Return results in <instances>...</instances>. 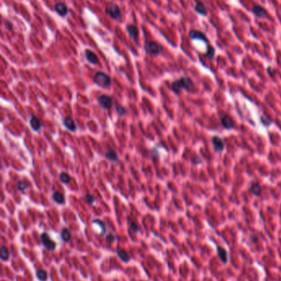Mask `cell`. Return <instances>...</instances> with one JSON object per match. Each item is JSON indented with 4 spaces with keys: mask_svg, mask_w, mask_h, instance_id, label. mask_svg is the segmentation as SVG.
<instances>
[{
    "mask_svg": "<svg viewBox=\"0 0 281 281\" xmlns=\"http://www.w3.org/2000/svg\"><path fill=\"white\" fill-rule=\"evenodd\" d=\"M250 191L256 196H260L261 194V187L258 183H253L250 187Z\"/></svg>",
    "mask_w": 281,
    "mask_h": 281,
    "instance_id": "22",
    "label": "cell"
},
{
    "mask_svg": "<svg viewBox=\"0 0 281 281\" xmlns=\"http://www.w3.org/2000/svg\"><path fill=\"white\" fill-rule=\"evenodd\" d=\"M52 198H53L54 201L56 203V204H59V205H63L65 203V196H63L62 194L59 192V191H55L53 193V196H52Z\"/></svg>",
    "mask_w": 281,
    "mask_h": 281,
    "instance_id": "19",
    "label": "cell"
},
{
    "mask_svg": "<svg viewBox=\"0 0 281 281\" xmlns=\"http://www.w3.org/2000/svg\"><path fill=\"white\" fill-rule=\"evenodd\" d=\"M55 11L60 17H65L68 14V7L64 2H57L55 5Z\"/></svg>",
    "mask_w": 281,
    "mask_h": 281,
    "instance_id": "12",
    "label": "cell"
},
{
    "mask_svg": "<svg viewBox=\"0 0 281 281\" xmlns=\"http://www.w3.org/2000/svg\"><path fill=\"white\" fill-rule=\"evenodd\" d=\"M30 125L31 129L36 132L39 131L40 129H41V124L40 122V120L37 119V117L34 116V115L31 116V118Z\"/></svg>",
    "mask_w": 281,
    "mask_h": 281,
    "instance_id": "18",
    "label": "cell"
},
{
    "mask_svg": "<svg viewBox=\"0 0 281 281\" xmlns=\"http://www.w3.org/2000/svg\"><path fill=\"white\" fill-rule=\"evenodd\" d=\"M205 56L206 57V59L210 60H213L214 58V56H215V49L211 45L207 46V50H206Z\"/></svg>",
    "mask_w": 281,
    "mask_h": 281,
    "instance_id": "21",
    "label": "cell"
},
{
    "mask_svg": "<svg viewBox=\"0 0 281 281\" xmlns=\"http://www.w3.org/2000/svg\"><path fill=\"white\" fill-rule=\"evenodd\" d=\"M63 124L64 126L69 130V131L74 132L76 131L77 129V125L75 124V121H74L71 117H65L64 120H63Z\"/></svg>",
    "mask_w": 281,
    "mask_h": 281,
    "instance_id": "11",
    "label": "cell"
},
{
    "mask_svg": "<svg viewBox=\"0 0 281 281\" xmlns=\"http://www.w3.org/2000/svg\"><path fill=\"white\" fill-rule=\"evenodd\" d=\"M115 110H116V112L120 116H124L126 114V109L122 106H117Z\"/></svg>",
    "mask_w": 281,
    "mask_h": 281,
    "instance_id": "31",
    "label": "cell"
},
{
    "mask_svg": "<svg viewBox=\"0 0 281 281\" xmlns=\"http://www.w3.org/2000/svg\"><path fill=\"white\" fill-rule=\"evenodd\" d=\"M92 222H93L94 224H98V225H99L100 227H101V235H104V234H105V233H106V224H105V223L101 221V220H99V219H95L94 220H93V221H92Z\"/></svg>",
    "mask_w": 281,
    "mask_h": 281,
    "instance_id": "29",
    "label": "cell"
},
{
    "mask_svg": "<svg viewBox=\"0 0 281 281\" xmlns=\"http://www.w3.org/2000/svg\"><path fill=\"white\" fill-rule=\"evenodd\" d=\"M92 81L95 84L99 86L101 88H107L108 86L111 85V77L107 75L106 73L98 71L95 73V74L92 77Z\"/></svg>",
    "mask_w": 281,
    "mask_h": 281,
    "instance_id": "2",
    "label": "cell"
},
{
    "mask_svg": "<svg viewBox=\"0 0 281 281\" xmlns=\"http://www.w3.org/2000/svg\"><path fill=\"white\" fill-rule=\"evenodd\" d=\"M106 13L111 17L113 19H119L121 17V9L120 7L115 3H111L106 8Z\"/></svg>",
    "mask_w": 281,
    "mask_h": 281,
    "instance_id": "5",
    "label": "cell"
},
{
    "mask_svg": "<svg viewBox=\"0 0 281 281\" xmlns=\"http://www.w3.org/2000/svg\"><path fill=\"white\" fill-rule=\"evenodd\" d=\"M211 142H212L213 147H214L215 152L220 153L223 152L225 148V142L224 139L218 135L213 136L211 138Z\"/></svg>",
    "mask_w": 281,
    "mask_h": 281,
    "instance_id": "9",
    "label": "cell"
},
{
    "mask_svg": "<svg viewBox=\"0 0 281 281\" xmlns=\"http://www.w3.org/2000/svg\"><path fill=\"white\" fill-rule=\"evenodd\" d=\"M191 162H192V163L195 164V165H199V164L202 163V159L199 157V156H196V157H193V158L191 159Z\"/></svg>",
    "mask_w": 281,
    "mask_h": 281,
    "instance_id": "33",
    "label": "cell"
},
{
    "mask_svg": "<svg viewBox=\"0 0 281 281\" xmlns=\"http://www.w3.org/2000/svg\"><path fill=\"white\" fill-rule=\"evenodd\" d=\"M85 57L87 59L88 62L92 64V65H95V64H97L99 60L97 58V55L95 53H93L92 51L90 50H86L85 51Z\"/></svg>",
    "mask_w": 281,
    "mask_h": 281,
    "instance_id": "15",
    "label": "cell"
},
{
    "mask_svg": "<svg viewBox=\"0 0 281 281\" xmlns=\"http://www.w3.org/2000/svg\"><path fill=\"white\" fill-rule=\"evenodd\" d=\"M126 30H127V31H128V33H129V36L132 37V38H133L134 41H136V40L138 39V28L136 27L135 26L130 25V24H129V25H127Z\"/></svg>",
    "mask_w": 281,
    "mask_h": 281,
    "instance_id": "16",
    "label": "cell"
},
{
    "mask_svg": "<svg viewBox=\"0 0 281 281\" xmlns=\"http://www.w3.org/2000/svg\"><path fill=\"white\" fill-rule=\"evenodd\" d=\"M47 272L43 269H40L36 271V278L41 281H46L47 279Z\"/></svg>",
    "mask_w": 281,
    "mask_h": 281,
    "instance_id": "24",
    "label": "cell"
},
{
    "mask_svg": "<svg viewBox=\"0 0 281 281\" xmlns=\"http://www.w3.org/2000/svg\"><path fill=\"white\" fill-rule=\"evenodd\" d=\"M220 123L222 127L225 129H233L235 128V121L233 117L228 114H223L220 117Z\"/></svg>",
    "mask_w": 281,
    "mask_h": 281,
    "instance_id": "6",
    "label": "cell"
},
{
    "mask_svg": "<svg viewBox=\"0 0 281 281\" xmlns=\"http://www.w3.org/2000/svg\"><path fill=\"white\" fill-rule=\"evenodd\" d=\"M189 37L191 40H198V41H202L207 44V46L210 45V41L208 40L207 36H205V33H203L201 31L196 30V29H192V30L190 31L189 32Z\"/></svg>",
    "mask_w": 281,
    "mask_h": 281,
    "instance_id": "8",
    "label": "cell"
},
{
    "mask_svg": "<svg viewBox=\"0 0 281 281\" xmlns=\"http://www.w3.org/2000/svg\"><path fill=\"white\" fill-rule=\"evenodd\" d=\"M194 87V82L188 76H182L179 79L173 81L172 83V90L176 94H179L182 90L190 91Z\"/></svg>",
    "mask_w": 281,
    "mask_h": 281,
    "instance_id": "1",
    "label": "cell"
},
{
    "mask_svg": "<svg viewBox=\"0 0 281 281\" xmlns=\"http://www.w3.org/2000/svg\"><path fill=\"white\" fill-rule=\"evenodd\" d=\"M85 198H86V201H87V202H88L89 205H92V204L95 202V198L92 196V195H90V194L86 195Z\"/></svg>",
    "mask_w": 281,
    "mask_h": 281,
    "instance_id": "32",
    "label": "cell"
},
{
    "mask_svg": "<svg viewBox=\"0 0 281 281\" xmlns=\"http://www.w3.org/2000/svg\"><path fill=\"white\" fill-rule=\"evenodd\" d=\"M97 102L101 108L110 109L113 105V99L111 96L103 94L97 98Z\"/></svg>",
    "mask_w": 281,
    "mask_h": 281,
    "instance_id": "7",
    "label": "cell"
},
{
    "mask_svg": "<svg viewBox=\"0 0 281 281\" xmlns=\"http://www.w3.org/2000/svg\"><path fill=\"white\" fill-rule=\"evenodd\" d=\"M129 228H130V229H131L134 233H138V231H139V227H138V224H137L136 222L133 221V220H129Z\"/></svg>",
    "mask_w": 281,
    "mask_h": 281,
    "instance_id": "30",
    "label": "cell"
},
{
    "mask_svg": "<svg viewBox=\"0 0 281 281\" xmlns=\"http://www.w3.org/2000/svg\"><path fill=\"white\" fill-rule=\"evenodd\" d=\"M266 71H267V73H268V74H269V75H270V77H271V78H273V77L274 76V75H275V69H274V68H272V67H268L267 68V69H266Z\"/></svg>",
    "mask_w": 281,
    "mask_h": 281,
    "instance_id": "34",
    "label": "cell"
},
{
    "mask_svg": "<svg viewBox=\"0 0 281 281\" xmlns=\"http://www.w3.org/2000/svg\"><path fill=\"white\" fill-rule=\"evenodd\" d=\"M144 51L146 53L152 55V56H157L162 52H163L164 49L161 45L157 44L154 41H145L144 44Z\"/></svg>",
    "mask_w": 281,
    "mask_h": 281,
    "instance_id": "3",
    "label": "cell"
},
{
    "mask_svg": "<svg viewBox=\"0 0 281 281\" xmlns=\"http://www.w3.org/2000/svg\"><path fill=\"white\" fill-rule=\"evenodd\" d=\"M9 251L7 250V248L4 246H2L1 247V255H0V257L2 260H7V259L9 258Z\"/></svg>",
    "mask_w": 281,
    "mask_h": 281,
    "instance_id": "26",
    "label": "cell"
},
{
    "mask_svg": "<svg viewBox=\"0 0 281 281\" xmlns=\"http://www.w3.org/2000/svg\"><path fill=\"white\" fill-rule=\"evenodd\" d=\"M117 255L119 256V258L120 260L124 261V262H128L130 259V256H129V254L127 253L126 251L123 250V249H117Z\"/></svg>",
    "mask_w": 281,
    "mask_h": 281,
    "instance_id": "20",
    "label": "cell"
},
{
    "mask_svg": "<svg viewBox=\"0 0 281 281\" xmlns=\"http://www.w3.org/2000/svg\"><path fill=\"white\" fill-rule=\"evenodd\" d=\"M105 156L108 160L111 162H117L118 161V154L116 153L115 150L112 148H107L105 151Z\"/></svg>",
    "mask_w": 281,
    "mask_h": 281,
    "instance_id": "17",
    "label": "cell"
},
{
    "mask_svg": "<svg viewBox=\"0 0 281 281\" xmlns=\"http://www.w3.org/2000/svg\"><path fill=\"white\" fill-rule=\"evenodd\" d=\"M195 11L201 16H207V7H205V5L202 2H196V5H195Z\"/></svg>",
    "mask_w": 281,
    "mask_h": 281,
    "instance_id": "13",
    "label": "cell"
},
{
    "mask_svg": "<svg viewBox=\"0 0 281 281\" xmlns=\"http://www.w3.org/2000/svg\"><path fill=\"white\" fill-rule=\"evenodd\" d=\"M260 122L261 124L265 127H269L271 125V124L273 123V120H272L271 118L269 117L267 115H260Z\"/></svg>",
    "mask_w": 281,
    "mask_h": 281,
    "instance_id": "23",
    "label": "cell"
},
{
    "mask_svg": "<svg viewBox=\"0 0 281 281\" xmlns=\"http://www.w3.org/2000/svg\"><path fill=\"white\" fill-rule=\"evenodd\" d=\"M217 253H218V256H219V257L220 258L222 262L224 263V264L228 263V252H227V251H226L224 247L218 246V247H217Z\"/></svg>",
    "mask_w": 281,
    "mask_h": 281,
    "instance_id": "14",
    "label": "cell"
},
{
    "mask_svg": "<svg viewBox=\"0 0 281 281\" xmlns=\"http://www.w3.org/2000/svg\"><path fill=\"white\" fill-rule=\"evenodd\" d=\"M106 241H107V242H114V241H115V236H114V234H113V233H108V234L106 235Z\"/></svg>",
    "mask_w": 281,
    "mask_h": 281,
    "instance_id": "35",
    "label": "cell"
},
{
    "mask_svg": "<svg viewBox=\"0 0 281 281\" xmlns=\"http://www.w3.org/2000/svg\"><path fill=\"white\" fill-rule=\"evenodd\" d=\"M252 13L259 18H266L268 17V12L265 8L258 4H255L251 9Z\"/></svg>",
    "mask_w": 281,
    "mask_h": 281,
    "instance_id": "10",
    "label": "cell"
},
{
    "mask_svg": "<svg viewBox=\"0 0 281 281\" xmlns=\"http://www.w3.org/2000/svg\"><path fill=\"white\" fill-rule=\"evenodd\" d=\"M60 182H62V183H65V184H66V183H69V182H70V180H71V177H70V176H69L68 173L61 172L60 175Z\"/></svg>",
    "mask_w": 281,
    "mask_h": 281,
    "instance_id": "27",
    "label": "cell"
},
{
    "mask_svg": "<svg viewBox=\"0 0 281 281\" xmlns=\"http://www.w3.org/2000/svg\"><path fill=\"white\" fill-rule=\"evenodd\" d=\"M61 238L63 239V241L65 242H69L71 239V233L68 229L66 228H64L62 231H61Z\"/></svg>",
    "mask_w": 281,
    "mask_h": 281,
    "instance_id": "25",
    "label": "cell"
},
{
    "mask_svg": "<svg viewBox=\"0 0 281 281\" xmlns=\"http://www.w3.org/2000/svg\"><path fill=\"white\" fill-rule=\"evenodd\" d=\"M28 185L25 181H18L17 182V188L20 191H24L27 189Z\"/></svg>",
    "mask_w": 281,
    "mask_h": 281,
    "instance_id": "28",
    "label": "cell"
},
{
    "mask_svg": "<svg viewBox=\"0 0 281 281\" xmlns=\"http://www.w3.org/2000/svg\"><path fill=\"white\" fill-rule=\"evenodd\" d=\"M41 241L45 248L49 251H53L56 248V243L51 239L47 233H43L41 235Z\"/></svg>",
    "mask_w": 281,
    "mask_h": 281,
    "instance_id": "4",
    "label": "cell"
}]
</instances>
